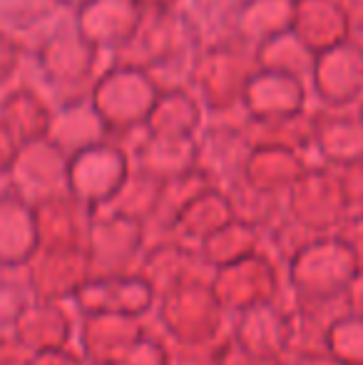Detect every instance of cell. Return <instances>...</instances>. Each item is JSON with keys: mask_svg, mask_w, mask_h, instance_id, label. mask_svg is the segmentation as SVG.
Segmentation results:
<instances>
[{"mask_svg": "<svg viewBox=\"0 0 363 365\" xmlns=\"http://www.w3.org/2000/svg\"><path fill=\"white\" fill-rule=\"evenodd\" d=\"M204 107L189 90H170L160 92L147 120V132L157 140H192L197 127L202 125Z\"/></svg>", "mask_w": 363, "mask_h": 365, "instance_id": "obj_11", "label": "cell"}, {"mask_svg": "<svg viewBox=\"0 0 363 365\" xmlns=\"http://www.w3.org/2000/svg\"><path fill=\"white\" fill-rule=\"evenodd\" d=\"M257 63L262 70H274V73L299 77V80H304L309 85L316 55L294 33H284L279 38L264 43L262 48H257Z\"/></svg>", "mask_w": 363, "mask_h": 365, "instance_id": "obj_13", "label": "cell"}, {"mask_svg": "<svg viewBox=\"0 0 363 365\" xmlns=\"http://www.w3.org/2000/svg\"><path fill=\"white\" fill-rule=\"evenodd\" d=\"M336 3L349 23L351 38L363 40V0H336Z\"/></svg>", "mask_w": 363, "mask_h": 365, "instance_id": "obj_17", "label": "cell"}, {"mask_svg": "<svg viewBox=\"0 0 363 365\" xmlns=\"http://www.w3.org/2000/svg\"><path fill=\"white\" fill-rule=\"evenodd\" d=\"M309 85L299 77L259 68L249 80L242 107L249 120H284L306 112Z\"/></svg>", "mask_w": 363, "mask_h": 365, "instance_id": "obj_7", "label": "cell"}, {"mask_svg": "<svg viewBox=\"0 0 363 365\" xmlns=\"http://www.w3.org/2000/svg\"><path fill=\"white\" fill-rule=\"evenodd\" d=\"M60 5L55 0H0V23L5 35H20L43 18L53 15Z\"/></svg>", "mask_w": 363, "mask_h": 365, "instance_id": "obj_15", "label": "cell"}, {"mask_svg": "<svg viewBox=\"0 0 363 365\" xmlns=\"http://www.w3.org/2000/svg\"><path fill=\"white\" fill-rule=\"evenodd\" d=\"M145 10H175L182 0H137Z\"/></svg>", "mask_w": 363, "mask_h": 365, "instance_id": "obj_18", "label": "cell"}, {"mask_svg": "<svg viewBox=\"0 0 363 365\" xmlns=\"http://www.w3.org/2000/svg\"><path fill=\"white\" fill-rule=\"evenodd\" d=\"M55 3H58L63 10H70V13H78L80 8H85V5H90L92 0H55Z\"/></svg>", "mask_w": 363, "mask_h": 365, "instance_id": "obj_19", "label": "cell"}, {"mask_svg": "<svg viewBox=\"0 0 363 365\" xmlns=\"http://www.w3.org/2000/svg\"><path fill=\"white\" fill-rule=\"evenodd\" d=\"M199 50L202 43L180 10H147L130 43L112 55V63L150 73L160 92L189 90Z\"/></svg>", "mask_w": 363, "mask_h": 365, "instance_id": "obj_1", "label": "cell"}, {"mask_svg": "<svg viewBox=\"0 0 363 365\" xmlns=\"http://www.w3.org/2000/svg\"><path fill=\"white\" fill-rule=\"evenodd\" d=\"M294 5V0H242L234 38L257 50L269 40L291 33Z\"/></svg>", "mask_w": 363, "mask_h": 365, "instance_id": "obj_10", "label": "cell"}, {"mask_svg": "<svg viewBox=\"0 0 363 365\" xmlns=\"http://www.w3.org/2000/svg\"><path fill=\"white\" fill-rule=\"evenodd\" d=\"M257 70V50L237 38L224 40L199 50L189 92L207 112L222 115L242 107V97Z\"/></svg>", "mask_w": 363, "mask_h": 365, "instance_id": "obj_3", "label": "cell"}, {"mask_svg": "<svg viewBox=\"0 0 363 365\" xmlns=\"http://www.w3.org/2000/svg\"><path fill=\"white\" fill-rule=\"evenodd\" d=\"M291 33L314 55L326 53L351 38L349 23L336 0H296Z\"/></svg>", "mask_w": 363, "mask_h": 365, "instance_id": "obj_9", "label": "cell"}, {"mask_svg": "<svg viewBox=\"0 0 363 365\" xmlns=\"http://www.w3.org/2000/svg\"><path fill=\"white\" fill-rule=\"evenodd\" d=\"M157 97L160 87L150 73L110 63V68H105L97 77L90 102L105 122V130H147V120L155 110Z\"/></svg>", "mask_w": 363, "mask_h": 365, "instance_id": "obj_4", "label": "cell"}, {"mask_svg": "<svg viewBox=\"0 0 363 365\" xmlns=\"http://www.w3.org/2000/svg\"><path fill=\"white\" fill-rule=\"evenodd\" d=\"M309 87L326 107L361 105L363 100V43L349 38L346 43L316 55Z\"/></svg>", "mask_w": 363, "mask_h": 365, "instance_id": "obj_5", "label": "cell"}, {"mask_svg": "<svg viewBox=\"0 0 363 365\" xmlns=\"http://www.w3.org/2000/svg\"><path fill=\"white\" fill-rule=\"evenodd\" d=\"M23 65H25V53L18 45V40L0 30V87L10 80L20 82Z\"/></svg>", "mask_w": 363, "mask_h": 365, "instance_id": "obj_16", "label": "cell"}, {"mask_svg": "<svg viewBox=\"0 0 363 365\" xmlns=\"http://www.w3.org/2000/svg\"><path fill=\"white\" fill-rule=\"evenodd\" d=\"M147 10L137 0H92L73 13L80 35L100 53L115 55L132 40Z\"/></svg>", "mask_w": 363, "mask_h": 365, "instance_id": "obj_6", "label": "cell"}, {"mask_svg": "<svg viewBox=\"0 0 363 365\" xmlns=\"http://www.w3.org/2000/svg\"><path fill=\"white\" fill-rule=\"evenodd\" d=\"M30 63L40 80L38 90L53 107L90 100L92 87L100 77V50L80 35L73 13L30 58Z\"/></svg>", "mask_w": 363, "mask_h": 365, "instance_id": "obj_2", "label": "cell"}, {"mask_svg": "<svg viewBox=\"0 0 363 365\" xmlns=\"http://www.w3.org/2000/svg\"><path fill=\"white\" fill-rule=\"evenodd\" d=\"M75 132H83L85 142L92 145L97 137L105 135V122L95 112L90 100L73 102V105L53 107V125H50V135L63 145L65 140H75Z\"/></svg>", "mask_w": 363, "mask_h": 365, "instance_id": "obj_14", "label": "cell"}, {"mask_svg": "<svg viewBox=\"0 0 363 365\" xmlns=\"http://www.w3.org/2000/svg\"><path fill=\"white\" fill-rule=\"evenodd\" d=\"M242 0H182L180 15L194 30L202 48L234 38V25Z\"/></svg>", "mask_w": 363, "mask_h": 365, "instance_id": "obj_12", "label": "cell"}, {"mask_svg": "<svg viewBox=\"0 0 363 365\" xmlns=\"http://www.w3.org/2000/svg\"><path fill=\"white\" fill-rule=\"evenodd\" d=\"M359 117H361V122H363V100H361V107H359Z\"/></svg>", "mask_w": 363, "mask_h": 365, "instance_id": "obj_20", "label": "cell"}, {"mask_svg": "<svg viewBox=\"0 0 363 365\" xmlns=\"http://www.w3.org/2000/svg\"><path fill=\"white\" fill-rule=\"evenodd\" d=\"M294 3H296V0H294Z\"/></svg>", "mask_w": 363, "mask_h": 365, "instance_id": "obj_21", "label": "cell"}, {"mask_svg": "<svg viewBox=\"0 0 363 365\" xmlns=\"http://www.w3.org/2000/svg\"><path fill=\"white\" fill-rule=\"evenodd\" d=\"M0 117L3 127L23 142H40L50 135L53 125V105L50 100L33 85H25L23 80L5 92L0 102Z\"/></svg>", "mask_w": 363, "mask_h": 365, "instance_id": "obj_8", "label": "cell"}, {"mask_svg": "<svg viewBox=\"0 0 363 365\" xmlns=\"http://www.w3.org/2000/svg\"><path fill=\"white\" fill-rule=\"evenodd\" d=\"M361 43H363V40H361Z\"/></svg>", "mask_w": 363, "mask_h": 365, "instance_id": "obj_22", "label": "cell"}]
</instances>
